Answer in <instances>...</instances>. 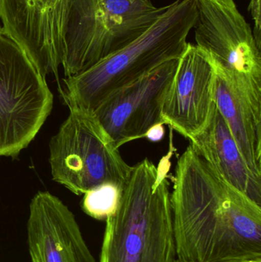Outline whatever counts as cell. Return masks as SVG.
Wrapping results in <instances>:
<instances>
[{"mask_svg":"<svg viewBox=\"0 0 261 262\" xmlns=\"http://www.w3.org/2000/svg\"><path fill=\"white\" fill-rule=\"evenodd\" d=\"M170 192L176 261H261V206L188 145Z\"/></svg>","mask_w":261,"mask_h":262,"instance_id":"6da1fadb","label":"cell"},{"mask_svg":"<svg viewBox=\"0 0 261 262\" xmlns=\"http://www.w3.org/2000/svg\"><path fill=\"white\" fill-rule=\"evenodd\" d=\"M169 166L149 159L135 166L106 226L99 262H175Z\"/></svg>","mask_w":261,"mask_h":262,"instance_id":"7a4b0ae2","label":"cell"},{"mask_svg":"<svg viewBox=\"0 0 261 262\" xmlns=\"http://www.w3.org/2000/svg\"><path fill=\"white\" fill-rule=\"evenodd\" d=\"M194 0H176L133 42L90 69L65 78L63 98L69 108L93 112L115 91L134 82L165 61L182 56L194 29Z\"/></svg>","mask_w":261,"mask_h":262,"instance_id":"3957f363","label":"cell"},{"mask_svg":"<svg viewBox=\"0 0 261 262\" xmlns=\"http://www.w3.org/2000/svg\"><path fill=\"white\" fill-rule=\"evenodd\" d=\"M150 0H66L65 78L90 69L145 33L165 11Z\"/></svg>","mask_w":261,"mask_h":262,"instance_id":"277c9868","label":"cell"},{"mask_svg":"<svg viewBox=\"0 0 261 262\" xmlns=\"http://www.w3.org/2000/svg\"><path fill=\"white\" fill-rule=\"evenodd\" d=\"M69 109L68 117L49 145L53 180L76 195L105 183L124 187L132 166L93 112Z\"/></svg>","mask_w":261,"mask_h":262,"instance_id":"5b68a950","label":"cell"},{"mask_svg":"<svg viewBox=\"0 0 261 262\" xmlns=\"http://www.w3.org/2000/svg\"><path fill=\"white\" fill-rule=\"evenodd\" d=\"M52 106L45 78L0 26V157H12L25 149Z\"/></svg>","mask_w":261,"mask_h":262,"instance_id":"8992f818","label":"cell"},{"mask_svg":"<svg viewBox=\"0 0 261 262\" xmlns=\"http://www.w3.org/2000/svg\"><path fill=\"white\" fill-rule=\"evenodd\" d=\"M195 38L218 70L261 105L260 46L234 0H194Z\"/></svg>","mask_w":261,"mask_h":262,"instance_id":"52a82bcc","label":"cell"},{"mask_svg":"<svg viewBox=\"0 0 261 262\" xmlns=\"http://www.w3.org/2000/svg\"><path fill=\"white\" fill-rule=\"evenodd\" d=\"M179 60L165 61L134 82L115 91L93 111L116 148L144 138L152 127L163 124L162 104Z\"/></svg>","mask_w":261,"mask_h":262,"instance_id":"ba28073f","label":"cell"},{"mask_svg":"<svg viewBox=\"0 0 261 262\" xmlns=\"http://www.w3.org/2000/svg\"><path fill=\"white\" fill-rule=\"evenodd\" d=\"M66 0H0V26L45 78L58 76L64 52Z\"/></svg>","mask_w":261,"mask_h":262,"instance_id":"9c48e42d","label":"cell"},{"mask_svg":"<svg viewBox=\"0 0 261 262\" xmlns=\"http://www.w3.org/2000/svg\"><path fill=\"white\" fill-rule=\"evenodd\" d=\"M216 77V68L208 55L188 43L162 104L164 125L193 142L212 113Z\"/></svg>","mask_w":261,"mask_h":262,"instance_id":"30bf717a","label":"cell"},{"mask_svg":"<svg viewBox=\"0 0 261 262\" xmlns=\"http://www.w3.org/2000/svg\"><path fill=\"white\" fill-rule=\"evenodd\" d=\"M27 242L32 262H97L75 215L49 192L31 201Z\"/></svg>","mask_w":261,"mask_h":262,"instance_id":"8fae6325","label":"cell"},{"mask_svg":"<svg viewBox=\"0 0 261 262\" xmlns=\"http://www.w3.org/2000/svg\"><path fill=\"white\" fill-rule=\"evenodd\" d=\"M231 186L261 206V178L244 160L216 104L204 130L190 143Z\"/></svg>","mask_w":261,"mask_h":262,"instance_id":"7c38bea8","label":"cell"},{"mask_svg":"<svg viewBox=\"0 0 261 262\" xmlns=\"http://www.w3.org/2000/svg\"><path fill=\"white\" fill-rule=\"evenodd\" d=\"M216 68V67H215ZM215 102L244 160L261 178V105L254 103L216 68Z\"/></svg>","mask_w":261,"mask_h":262,"instance_id":"4fadbf2b","label":"cell"},{"mask_svg":"<svg viewBox=\"0 0 261 262\" xmlns=\"http://www.w3.org/2000/svg\"><path fill=\"white\" fill-rule=\"evenodd\" d=\"M123 188L116 183H105L89 189L81 203L83 211L95 220L105 221L116 212Z\"/></svg>","mask_w":261,"mask_h":262,"instance_id":"5bb4252c","label":"cell"},{"mask_svg":"<svg viewBox=\"0 0 261 262\" xmlns=\"http://www.w3.org/2000/svg\"><path fill=\"white\" fill-rule=\"evenodd\" d=\"M165 135V128L163 124H158L153 126L147 131L144 138H147L152 142H159Z\"/></svg>","mask_w":261,"mask_h":262,"instance_id":"9a60e30c","label":"cell"},{"mask_svg":"<svg viewBox=\"0 0 261 262\" xmlns=\"http://www.w3.org/2000/svg\"><path fill=\"white\" fill-rule=\"evenodd\" d=\"M175 262H178V261H175ZM248 262H261V261H248Z\"/></svg>","mask_w":261,"mask_h":262,"instance_id":"2e32d148","label":"cell"}]
</instances>
